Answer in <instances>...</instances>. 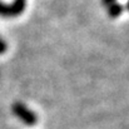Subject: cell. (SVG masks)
<instances>
[{"mask_svg": "<svg viewBox=\"0 0 129 129\" xmlns=\"http://www.w3.org/2000/svg\"><path fill=\"white\" fill-rule=\"evenodd\" d=\"M113 3H117V0H102V4L107 8V6H109V5H112Z\"/></svg>", "mask_w": 129, "mask_h": 129, "instance_id": "5b68a950", "label": "cell"}, {"mask_svg": "<svg viewBox=\"0 0 129 129\" xmlns=\"http://www.w3.org/2000/svg\"><path fill=\"white\" fill-rule=\"evenodd\" d=\"M124 10V6L119 3H113L112 5L107 6V11H108V15L112 18V19H115L118 16H120V14L123 13Z\"/></svg>", "mask_w": 129, "mask_h": 129, "instance_id": "3957f363", "label": "cell"}, {"mask_svg": "<svg viewBox=\"0 0 129 129\" xmlns=\"http://www.w3.org/2000/svg\"><path fill=\"white\" fill-rule=\"evenodd\" d=\"M6 50H8V44L5 43L4 40H1V39H0V54L5 53Z\"/></svg>", "mask_w": 129, "mask_h": 129, "instance_id": "277c9868", "label": "cell"}, {"mask_svg": "<svg viewBox=\"0 0 129 129\" xmlns=\"http://www.w3.org/2000/svg\"><path fill=\"white\" fill-rule=\"evenodd\" d=\"M26 6V0H14L11 4H5L0 1V16L5 19L19 16Z\"/></svg>", "mask_w": 129, "mask_h": 129, "instance_id": "7a4b0ae2", "label": "cell"}, {"mask_svg": "<svg viewBox=\"0 0 129 129\" xmlns=\"http://www.w3.org/2000/svg\"><path fill=\"white\" fill-rule=\"evenodd\" d=\"M11 112L19 120H21L26 125L31 127L38 123V115L33 110H30L25 104H23L20 102H16L11 105Z\"/></svg>", "mask_w": 129, "mask_h": 129, "instance_id": "6da1fadb", "label": "cell"}, {"mask_svg": "<svg viewBox=\"0 0 129 129\" xmlns=\"http://www.w3.org/2000/svg\"><path fill=\"white\" fill-rule=\"evenodd\" d=\"M127 10L129 11V0H128V3H127Z\"/></svg>", "mask_w": 129, "mask_h": 129, "instance_id": "8992f818", "label": "cell"}]
</instances>
